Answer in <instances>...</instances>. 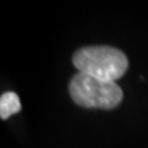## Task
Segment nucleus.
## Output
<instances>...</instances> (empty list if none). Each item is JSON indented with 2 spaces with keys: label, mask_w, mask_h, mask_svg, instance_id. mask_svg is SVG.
I'll list each match as a JSON object with an SVG mask.
<instances>
[{
  "label": "nucleus",
  "mask_w": 148,
  "mask_h": 148,
  "mask_svg": "<svg viewBox=\"0 0 148 148\" xmlns=\"http://www.w3.org/2000/svg\"><path fill=\"white\" fill-rule=\"evenodd\" d=\"M73 64L79 73L115 82L127 71L128 61L123 52L110 46H90L73 54Z\"/></svg>",
  "instance_id": "f257e3e1"
},
{
  "label": "nucleus",
  "mask_w": 148,
  "mask_h": 148,
  "mask_svg": "<svg viewBox=\"0 0 148 148\" xmlns=\"http://www.w3.org/2000/svg\"><path fill=\"white\" fill-rule=\"evenodd\" d=\"M73 101L84 108L114 109L122 101L123 92L115 82L77 73L69 83Z\"/></svg>",
  "instance_id": "f03ea898"
},
{
  "label": "nucleus",
  "mask_w": 148,
  "mask_h": 148,
  "mask_svg": "<svg viewBox=\"0 0 148 148\" xmlns=\"http://www.w3.org/2000/svg\"><path fill=\"white\" fill-rule=\"evenodd\" d=\"M21 110V103L16 92L8 91L4 92L0 98V117L3 120Z\"/></svg>",
  "instance_id": "7ed1b4c3"
}]
</instances>
